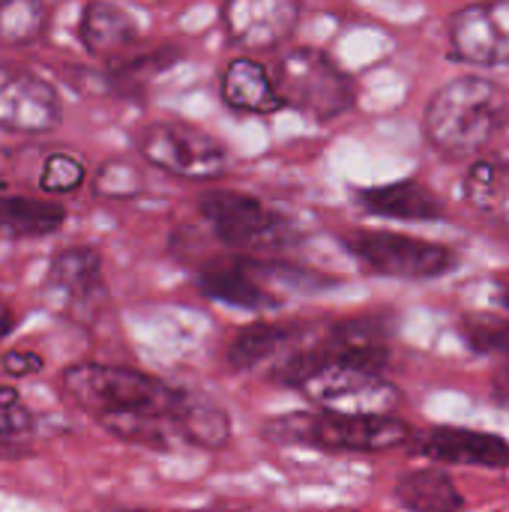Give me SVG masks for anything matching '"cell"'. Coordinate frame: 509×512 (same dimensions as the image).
Here are the masks:
<instances>
[{
    "mask_svg": "<svg viewBox=\"0 0 509 512\" xmlns=\"http://www.w3.org/2000/svg\"><path fill=\"white\" fill-rule=\"evenodd\" d=\"M63 396L93 417L108 435L150 450H171L180 441V414L192 393L147 372L108 363H75L60 375Z\"/></svg>",
    "mask_w": 509,
    "mask_h": 512,
    "instance_id": "1",
    "label": "cell"
},
{
    "mask_svg": "<svg viewBox=\"0 0 509 512\" xmlns=\"http://www.w3.org/2000/svg\"><path fill=\"white\" fill-rule=\"evenodd\" d=\"M507 93L480 75L447 81L429 102L423 129L429 144L450 156L465 159L480 153L507 120Z\"/></svg>",
    "mask_w": 509,
    "mask_h": 512,
    "instance_id": "2",
    "label": "cell"
},
{
    "mask_svg": "<svg viewBox=\"0 0 509 512\" xmlns=\"http://www.w3.org/2000/svg\"><path fill=\"white\" fill-rule=\"evenodd\" d=\"M261 432L273 444L315 447L330 453H387L414 438L411 426L396 417H342L324 411L282 414L267 420Z\"/></svg>",
    "mask_w": 509,
    "mask_h": 512,
    "instance_id": "3",
    "label": "cell"
},
{
    "mask_svg": "<svg viewBox=\"0 0 509 512\" xmlns=\"http://www.w3.org/2000/svg\"><path fill=\"white\" fill-rule=\"evenodd\" d=\"M204 222L213 228V234L243 258L255 255H279L294 246H300L303 234L294 219L273 210L255 195L219 189L207 192L198 204Z\"/></svg>",
    "mask_w": 509,
    "mask_h": 512,
    "instance_id": "4",
    "label": "cell"
},
{
    "mask_svg": "<svg viewBox=\"0 0 509 512\" xmlns=\"http://www.w3.org/2000/svg\"><path fill=\"white\" fill-rule=\"evenodd\" d=\"M270 75L282 105H291L318 123H330L348 114L357 102L351 75L321 48L300 45L282 51Z\"/></svg>",
    "mask_w": 509,
    "mask_h": 512,
    "instance_id": "5",
    "label": "cell"
},
{
    "mask_svg": "<svg viewBox=\"0 0 509 512\" xmlns=\"http://www.w3.org/2000/svg\"><path fill=\"white\" fill-rule=\"evenodd\" d=\"M297 390L318 411L342 417H393V408L402 402L399 387L390 384L384 372L348 363H330L309 372Z\"/></svg>",
    "mask_w": 509,
    "mask_h": 512,
    "instance_id": "6",
    "label": "cell"
},
{
    "mask_svg": "<svg viewBox=\"0 0 509 512\" xmlns=\"http://www.w3.org/2000/svg\"><path fill=\"white\" fill-rule=\"evenodd\" d=\"M135 147L144 156V162L183 180H219L228 171L225 144L192 123H150L138 132Z\"/></svg>",
    "mask_w": 509,
    "mask_h": 512,
    "instance_id": "7",
    "label": "cell"
},
{
    "mask_svg": "<svg viewBox=\"0 0 509 512\" xmlns=\"http://www.w3.org/2000/svg\"><path fill=\"white\" fill-rule=\"evenodd\" d=\"M303 279L300 270L285 267L279 261L258 258H213L198 273V291L216 303L237 309H270L279 306V288H294V279Z\"/></svg>",
    "mask_w": 509,
    "mask_h": 512,
    "instance_id": "8",
    "label": "cell"
},
{
    "mask_svg": "<svg viewBox=\"0 0 509 512\" xmlns=\"http://www.w3.org/2000/svg\"><path fill=\"white\" fill-rule=\"evenodd\" d=\"M345 249L369 273L390 279H438L459 267L453 249L393 231H354L345 237Z\"/></svg>",
    "mask_w": 509,
    "mask_h": 512,
    "instance_id": "9",
    "label": "cell"
},
{
    "mask_svg": "<svg viewBox=\"0 0 509 512\" xmlns=\"http://www.w3.org/2000/svg\"><path fill=\"white\" fill-rule=\"evenodd\" d=\"M105 297L108 291L102 276V255L93 246H66L48 261L42 300L54 312L81 321L84 315H93Z\"/></svg>",
    "mask_w": 509,
    "mask_h": 512,
    "instance_id": "10",
    "label": "cell"
},
{
    "mask_svg": "<svg viewBox=\"0 0 509 512\" xmlns=\"http://www.w3.org/2000/svg\"><path fill=\"white\" fill-rule=\"evenodd\" d=\"M63 105L51 81L33 69L0 63V129L45 135L60 123Z\"/></svg>",
    "mask_w": 509,
    "mask_h": 512,
    "instance_id": "11",
    "label": "cell"
},
{
    "mask_svg": "<svg viewBox=\"0 0 509 512\" xmlns=\"http://www.w3.org/2000/svg\"><path fill=\"white\" fill-rule=\"evenodd\" d=\"M450 57L468 66L509 63V0L474 3L447 21Z\"/></svg>",
    "mask_w": 509,
    "mask_h": 512,
    "instance_id": "12",
    "label": "cell"
},
{
    "mask_svg": "<svg viewBox=\"0 0 509 512\" xmlns=\"http://www.w3.org/2000/svg\"><path fill=\"white\" fill-rule=\"evenodd\" d=\"M300 3L291 0H231L219 9L228 39L246 51H273L300 24Z\"/></svg>",
    "mask_w": 509,
    "mask_h": 512,
    "instance_id": "13",
    "label": "cell"
},
{
    "mask_svg": "<svg viewBox=\"0 0 509 512\" xmlns=\"http://www.w3.org/2000/svg\"><path fill=\"white\" fill-rule=\"evenodd\" d=\"M411 441L417 453L432 462L468 465V468H509V441L492 432L438 426Z\"/></svg>",
    "mask_w": 509,
    "mask_h": 512,
    "instance_id": "14",
    "label": "cell"
},
{
    "mask_svg": "<svg viewBox=\"0 0 509 512\" xmlns=\"http://www.w3.org/2000/svg\"><path fill=\"white\" fill-rule=\"evenodd\" d=\"M78 42L90 57L99 60H123L129 57L132 45L138 42V24L135 18L114 6V3H87L78 18Z\"/></svg>",
    "mask_w": 509,
    "mask_h": 512,
    "instance_id": "15",
    "label": "cell"
},
{
    "mask_svg": "<svg viewBox=\"0 0 509 512\" xmlns=\"http://www.w3.org/2000/svg\"><path fill=\"white\" fill-rule=\"evenodd\" d=\"M357 201L363 210H369L372 216H381V219H399V222H438V219H444L441 198L417 180L366 186L357 192Z\"/></svg>",
    "mask_w": 509,
    "mask_h": 512,
    "instance_id": "16",
    "label": "cell"
},
{
    "mask_svg": "<svg viewBox=\"0 0 509 512\" xmlns=\"http://www.w3.org/2000/svg\"><path fill=\"white\" fill-rule=\"evenodd\" d=\"M222 102L243 114H276L282 111V99L276 93L273 75L264 63L252 57H234L219 75Z\"/></svg>",
    "mask_w": 509,
    "mask_h": 512,
    "instance_id": "17",
    "label": "cell"
},
{
    "mask_svg": "<svg viewBox=\"0 0 509 512\" xmlns=\"http://www.w3.org/2000/svg\"><path fill=\"white\" fill-rule=\"evenodd\" d=\"M300 339H303V327H297V324L255 321V324L243 327L234 336V342L228 345V363L237 372L261 369L267 363L279 366L291 354V345Z\"/></svg>",
    "mask_w": 509,
    "mask_h": 512,
    "instance_id": "18",
    "label": "cell"
},
{
    "mask_svg": "<svg viewBox=\"0 0 509 512\" xmlns=\"http://www.w3.org/2000/svg\"><path fill=\"white\" fill-rule=\"evenodd\" d=\"M396 501L408 512H465V498L453 477L438 468H420L396 483Z\"/></svg>",
    "mask_w": 509,
    "mask_h": 512,
    "instance_id": "19",
    "label": "cell"
},
{
    "mask_svg": "<svg viewBox=\"0 0 509 512\" xmlns=\"http://www.w3.org/2000/svg\"><path fill=\"white\" fill-rule=\"evenodd\" d=\"M66 222V207L51 198H27V195H0V234L24 240V237H48L57 234Z\"/></svg>",
    "mask_w": 509,
    "mask_h": 512,
    "instance_id": "20",
    "label": "cell"
},
{
    "mask_svg": "<svg viewBox=\"0 0 509 512\" xmlns=\"http://www.w3.org/2000/svg\"><path fill=\"white\" fill-rule=\"evenodd\" d=\"M465 189V201L498 219L509 231V162H498V159H480L465 171L462 180Z\"/></svg>",
    "mask_w": 509,
    "mask_h": 512,
    "instance_id": "21",
    "label": "cell"
},
{
    "mask_svg": "<svg viewBox=\"0 0 509 512\" xmlns=\"http://www.w3.org/2000/svg\"><path fill=\"white\" fill-rule=\"evenodd\" d=\"M48 6L39 0H0V42L30 45L48 33Z\"/></svg>",
    "mask_w": 509,
    "mask_h": 512,
    "instance_id": "22",
    "label": "cell"
},
{
    "mask_svg": "<svg viewBox=\"0 0 509 512\" xmlns=\"http://www.w3.org/2000/svg\"><path fill=\"white\" fill-rule=\"evenodd\" d=\"M33 432V414L24 408L21 393L0 384V459H21L24 438Z\"/></svg>",
    "mask_w": 509,
    "mask_h": 512,
    "instance_id": "23",
    "label": "cell"
},
{
    "mask_svg": "<svg viewBox=\"0 0 509 512\" xmlns=\"http://www.w3.org/2000/svg\"><path fill=\"white\" fill-rule=\"evenodd\" d=\"M459 333L468 348L477 354L509 357V318L501 315H465L459 321Z\"/></svg>",
    "mask_w": 509,
    "mask_h": 512,
    "instance_id": "24",
    "label": "cell"
},
{
    "mask_svg": "<svg viewBox=\"0 0 509 512\" xmlns=\"http://www.w3.org/2000/svg\"><path fill=\"white\" fill-rule=\"evenodd\" d=\"M87 177V168L78 156L72 153H51L45 162H42V171H39V189L48 192V195H66V192H75Z\"/></svg>",
    "mask_w": 509,
    "mask_h": 512,
    "instance_id": "25",
    "label": "cell"
},
{
    "mask_svg": "<svg viewBox=\"0 0 509 512\" xmlns=\"http://www.w3.org/2000/svg\"><path fill=\"white\" fill-rule=\"evenodd\" d=\"M144 180L141 171L123 159H108L93 180V192L99 198H111V201H123V198H135L141 192Z\"/></svg>",
    "mask_w": 509,
    "mask_h": 512,
    "instance_id": "26",
    "label": "cell"
},
{
    "mask_svg": "<svg viewBox=\"0 0 509 512\" xmlns=\"http://www.w3.org/2000/svg\"><path fill=\"white\" fill-rule=\"evenodd\" d=\"M0 366L9 378H30V375H39L45 369V360L36 354V351H27V348H12L0 357Z\"/></svg>",
    "mask_w": 509,
    "mask_h": 512,
    "instance_id": "27",
    "label": "cell"
},
{
    "mask_svg": "<svg viewBox=\"0 0 509 512\" xmlns=\"http://www.w3.org/2000/svg\"><path fill=\"white\" fill-rule=\"evenodd\" d=\"M12 327H15V312H12V306L0 297V342L12 333Z\"/></svg>",
    "mask_w": 509,
    "mask_h": 512,
    "instance_id": "28",
    "label": "cell"
},
{
    "mask_svg": "<svg viewBox=\"0 0 509 512\" xmlns=\"http://www.w3.org/2000/svg\"><path fill=\"white\" fill-rule=\"evenodd\" d=\"M495 390H498V396L509 399V363H504V366L498 369V375H495Z\"/></svg>",
    "mask_w": 509,
    "mask_h": 512,
    "instance_id": "29",
    "label": "cell"
},
{
    "mask_svg": "<svg viewBox=\"0 0 509 512\" xmlns=\"http://www.w3.org/2000/svg\"><path fill=\"white\" fill-rule=\"evenodd\" d=\"M501 300H504V306H507V309H509V285H507V291L501 294Z\"/></svg>",
    "mask_w": 509,
    "mask_h": 512,
    "instance_id": "30",
    "label": "cell"
},
{
    "mask_svg": "<svg viewBox=\"0 0 509 512\" xmlns=\"http://www.w3.org/2000/svg\"><path fill=\"white\" fill-rule=\"evenodd\" d=\"M132 512H147V510H132Z\"/></svg>",
    "mask_w": 509,
    "mask_h": 512,
    "instance_id": "31",
    "label": "cell"
}]
</instances>
